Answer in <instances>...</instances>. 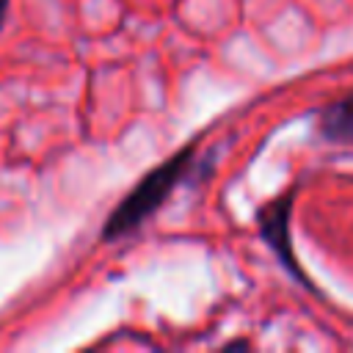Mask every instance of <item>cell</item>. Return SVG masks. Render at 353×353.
Instances as JSON below:
<instances>
[{
  "instance_id": "2",
  "label": "cell",
  "mask_w": 353,
  "mask_h": 353,
  "mask_svg": "<svg viewBox=\"0 0 353 353\" xmlns=\"http://www.w3.org/2000/svg\"><path fill=\"white\" fill-rule=\"evenodd\" d=\"M290 207H292V196L290 193L279 196L276 201L262 207L259 210V229H262V237L270 243V248L284 262V268H290L303 281V273L298 270V259H295L292 245H290Z\"/></svg>"
},
{
  "instance_id": "1",
  "label": "cell",
  "mask_w": 353,
  "mask_h": 353,
  "mask_svg": "<svg viewBox=\"0 0 353 353\" xmlns=\"http://www.w3.org/2000/svg\"><path fill=\"white\" fill-rule=\"evenodd\" d=\"M190 163H193V149H182L179 154H174L171 160H165L163 165L149 171L135 185V190H130L127 199L108 215V223L102 229V240H116V237L138 229L168 199V193L182 182Z\"/></svg>"
},
{
  "instance_id": "4",
  "label": "cell",
  "mask_w": 353,
  "mask_h": 353,
  "mask_svg": "<svg viewBox=\"0 0 353 353\" xmlns=\"http://www.w3.org/2000/svg\"><path fill=\"white\" fill-rule=\"evenodd\" d=\"M6 14H8V0H0V28L6 22Z\"/></svg>"
},
{
  "instance_id": "3",
  "label": "cell",
  "mask_w": 353,
  "mask_h": 353,
  "mask_svg": "<svg viewBox=\"0 0 353 353\" xmlns=\"http://www.w3.org/2000/svg\"><path fill=\"white\" fill-rule=\"evenodd\" d=\"M317 127L325 138L331 141H345V143H353V94L331 102L320 119H317Z\"/></svg>"
}]
</instances>
